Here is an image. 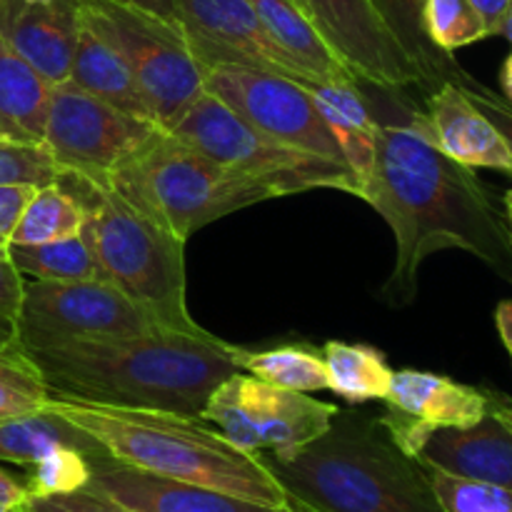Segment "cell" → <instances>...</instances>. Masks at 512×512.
Returning a JSON list of instances; mask_svg holds the SVG:
<instances>
[{
	"instance_id": "6da1fadb",
	"label": "cell",
	"mask_w": 512,
	"mask_h": 512,
	"mask_svg": "<svg viewBox=\"0 0 512 512\" xmlns=\"http://www.w3.org/2000/svg\"><path fill=\"white\" fill-rule=\"evenodd\" d=\"M360 200L383 215L395 235V265L380 288L390 308L418 298L428 255L458 248L483 260L512 285V243L473 168L455 163L430 138L428 118L413 110L405 123H380L375 160L360 183Z\"/></svg>"
},
{
	"instance_id": "7a4b0ae2",
	"label": "cell",
	"mask_w": 512,
	"mask_h": 512,
	"mask_svg": "<svg viewBox=\"0 0 512 512\" xmlns=\"http://www.w3.org/2000/svg\"><path fill=\"white\" fill-rule=\"evenodd\" d=\"M50 395L95 405L200 418L223 380L240 373L235 345L213 333L155 330L148 335L73 340L25 350Z\"/></svg>"
},
{
	"instance_id": "3957f363",
	"label": "cell",
	"mask_w": 512,
	"mask_h": 512,
	"mask_svg": "<svg viewBox=\"0 0 512 512\" xmlns=\"http://www.w3.org/2000/svg\"><path fill=\"white\" fill-rule=\"evenodd\" d=\"M48 405L93 435L118 463L263 505H288V493L260 455L238 450L203 418L113 408L55 395H50Z\"/></svg>"
},
{
	"instance_id": "277c9868",
	"label": "cell",
	"mask_w": 512,
	"mask_h": 512,
	"mask_svg": "<svg viewBox=\"0 0 512 512\" xmlns=\"http://www.w3.org/2000/svg\"><path fill=\"white\" fill-rule=\"evenodd\" d=\"M285 493L320 512H443L425 468L395 445L380 418L338 410L295 453H258Z\"/></svg>"
},
{
	"instance_id": "5b68a950",
	"label": "cell",
	"mask_w": 512,
	"mask_h": 512,
	"mask_svg": "<svg viewBox=\"0 0 512 512\" xmlns=\"http://www.w3.org/2000/svg\"><path fill=\"white\" fill-rule=\"evenodd\" d=\"M108 188L180 240L235 210L283 198L265 180L215 163L168 130L120 163Z\"/></svg>"
},
{
	"instance_id": "8992f818",
	"label": "cell",
	"mask_w": 512,
	"mask_h": 512,
	"mask_svg": "<svg viewBox=\"0 0 512 512\" xmlns=\"http://www.w3.org/2000/svg\"><path fill=\"white\" fill-rule=\"evenodd\" d=\"M85 238L95 258V278L128 295L160 328L205 333L188 310L185 240L175 238L115 190L85 185Z\"/></svg>"
},
{
	"instance_id": "52a82bcc",
	"label": "cell",
	"mask_w": 512,
	"mask_h": 512,
	"mask_svg": "<svg viewBox=\"0 0 512 512\" xmlns=\"http://www.w3.org/2000/svg\"><path fill=\"white\" fill-rule=\"evenodd\" d=\"M80 20L125 60L163 130L205 93L203 68L170 15L128 0H83Z\"/></svg>"
},
{
	"instance_id": "ba28073f",
	"label": "cell",
	"mask_w": 512,
	"mask_h": 512,
	"mask_svg": "<svg viewBox=\"0 0 512 512\" xmlns=\"http://www.w3.org/2000/svg\"><path fill=\"white\" fill-rule=\"evenodd\" d=\"M168 133L215 163L265 180L280 195L318 188L360 195L358 178L348 165L270 138L210 93L200 95Z\"/></svg>"
},
{
	"instance_id": "9c48e42d",
	"label": "cell",
	"mask_w": 512,
	"mask_h": 512,
	"mask_svg": "<svg viewBox=\"0 0 512 512\" xmlns=\"http://www.w3.org/2000/svg\"><path fill=\"white\" fill-rule=\"evenodd\" d=\"M338 405L298 390H283L248 373H235L215 388L200 418L243 453H295L318 440L333 423Z\"/></svg>"
},
{
	"instance_id": "30bf717a",
	"label": "cell",
	"mask_w": 512,
	"mask_h": 512,
	"mask_svg": "<svg viewBox=\"0 0 512 512\" xmlns=\"http://www.w3.org/2000/svg\"><path fill=\"white\" fill-rule=\"evenodd\" d=\"M160 325L128 295L98 278L25 283L15 333L23 350H43L73 340L148 335Z\"/></svg>"
},
{
	"instance_id": "8fae6325",
	"label": "cell",
	"mask_w": 512,
	"mask_h": 512,
	"mask_svg": "<svg viewBox=\"0 0 512 512\" xmlns=\"http://www.w3.org/2000/svg\"><path fill=\"white\" fill-rule=\"evenodd\" d=\"M160 125L135 118L65 80L50 85L43 145L65 173L108 188L120 163L143 148Z\"/></svg>"
},
{
	"instance_id": "7c38bea8",
	"label": "cell",
	"mask_w": 512,
	"mask_h": 512,
	"mask_svg": "<svg viewBox=\"0 0 512 512\" xmlns=\"http://www.w3.org/2000/svg\"><path fill=\"white\" fill-rule=\"evenodd\" d=\"M203 85L205 93L223 100L245 123L263 130L270 138L345 163L343 150L325 123L310 85L268 70L230 63L203 68Z\"/></svg>"
},
{
	"instance_id": "4fadbf2b",
	"label": "cell",
	"mask_w": 512,
	"mask_h": 512,
	"mask_svg": "<svg viewBox=\"0 0 512 512\" xmlns=\"http://www.w3.org/2000/svg\"><path fill=\"white\" fill-rule=\"evenodd\" d=\"M163 8L183 28L200 68L245 65L310 85L270 38L248 0H163Z\"/></svg>"
},
{
	"instance_id": "5bb4252c",
	"label": "cell",
	"mask_w": 512,
	"mask_h": 512,
	"mask_svg": "<svg viewBox=\"0 0 512 512\" xmlns=\"http://www.w3.org/2000/svg\"><path fill=\"white\" fill-rule=\"evenodd\" d=\"M305 13L358 80L378 88L425 85L418 65L405 55L398 40L368 0H298Z\"/></svg>"
},
{
	"instance_id": "9a60e30c",
	"label": "cell",
	"mask_w": 512,
	"mask_h": 512,
	"mask_svg": "<svg viewBox=\"0 0 512 512\" xmlns=\"http://www.w3.org/2000/svg\"><path fill=\"white\" fill-rule=\"evenodd\" d=\"M385 405L388 413L380 418V423L385 425L395 445L415 458L433 430L478 423L490 408V390L408 368L393 373Z\"/></svg>"
},
{
	"instance_id": "2e32d148",
	"label": "cell",
	"mask_w": 512,
	"mask_h": 512,
	"mask_svg": "<svg viewBox=\"0 0 512 512\" xmlns=\"http://www.w3.org/2000/svg\"><path fill=\"white\" fill-rule=\"evenodd\" d=\"M420 465L512 490V400L490 390V408L465 428H438L428 435Z\"/></svg>"
},
{
	"instance_id": "e0dca14e",
	"label": "cell",
	"mask_w": 512,
	"mask_h": 512,
	"mask_svg": "<svg viewBox=\"0 0 512 512\" xmlns=\"http://www.w3.org/2000/svg\"><path fill=\"white\" fill-rule=\"evenodd\" d=\"M88 485L130 512H293L288 505H263L203 485L160 478L110 455L90 460Z\"/></svg>"
},
{
	"instance_id": "ac0fdd59",
	"label": "cell",
	"mask_w": 512,
	"mask_h": 512,
	"mask_svg": "<svg viewBox=\"0 0 512 512\" xmlns=\"http://www.w3.org/2000/svg\"><path fill=\"white\" fill-rule=\"evenodd\" d=\"M83 0H55L38 5L28 0H0V40L25 63L33 65L50 85L70 80L78 45Z\"/></svg>"
},
{
	"instance_id": "d6986e66",
	"label": "cell",
	"mask_w": 512,
	"mask_h": 512,
	"mask_svg": "<svg viewBox=\"0 0 512 512\" xmlns=\"http://www.w3.org/2000/svg\"><path fill=\"white\" fill-rule=\"evenodd\" d=\"M430 138L448 158L465 168L512 173V150L500 130L480 113L455 80H443L428 95Z\"/></svg>"
},
{
	"instance_id": "ffe728a7",
	"label": "cell",
	"mask_w": 512,
	"mask_h": 512,
	"mask_svg": "<svg viewBox=\"0 0 512 512\" xmlns=\"http://www.w3.org/2000/svg\"><path fill=\"white\" fill-rule=\"evenodd\" d=\"M278 48L305 73L310 85L360 83L328 40L320 35L298 0H248Z\"/></svg>"
},
{
	"instance_id": "44dd1931",
	"label": "cell",
	"mask_w": 512,
	"mask_h": 512,
	"mask_svg": "<svg viewBox=\"0 0 512 512\" xmlns=\"http://www.w3.org/2000/svg\"><path fill=\"white\" fill-rule=\"evenodd\" d=\"M70 80L85 93L95 95L103 103L123 110V113L135 115L155 123V115L150 110L148 100L140 93L133 73L125 65V60L110 48L105 40H100L93 30L83 25L75 45L73 65H70ZM158 125V123H155Z\"/></svg>"
},
{
	"instance_id": "7402d4cb",
	"label": "cell",
	"mask_w": 512,
	"mask_h": 512,
	"mask_svg": "<svg viewBox=\"0 0 512 512\" xmlns=\"http://www.w3.org/2000/svg\"><path fill=\"white\" fill-rule=\"evenodd\" d=\"M310 90H313V98L325 123L330 125L340 150H343L345 163L350 165L360 185L375 160L380 120L375 118L358 83L310 85Z\"/></svg>"
},
{
	"instance_id": "603a6c76",
	"label": "cell",
	"mask_w": 512,
	"mask_h": 512,
	"mask_svg": "<svg viewBox=\"0 0 512 512\" xmlns=\"http://www.w3.org/2000/svg\"><path fill=\"white\" fill-rule=\"evenodd\" d=\"M60 448H75L88 455L90 460L108 455L93 435L70 423L65 415L50 408L48 403H45V408L35 410V413L0 423V460L3 463L30 468L38 460H43L45 455L55 453Z\"/></svg>"
},
{
	"instance_id": "cb8c5ba5",
	"label": "cell",
	"mask_w": 512,
	"mask_h": 512,
	"mask_svg": "<svg viewBox=\"0 0 512 512\" xmlns=\"http://www.w3.org/2000/svg\"><path fill=\"white\" fill-rule=\"evenodd\" d=\"M50 83L0 40V133L8 140L43 143Z\"/></svg>"
},
{
	"instance_id": "d4e9b609",
	"label": "cell",
	"mask_w": 512,
	"mask_h": 512,
	"mask_svg": "<svg viewBox=\"0 0 512 512\" xmlns=\"http://www.w3.org/2000/svg\"><path fill=\"white\" fill-rule=\"evenodd\" d=\"M88 203L68 185L53 183L35 188L23 205L8 245H40L83 233Z\"/></svg>"
},
{
	"instance_id": "484cf974",
	"label": "cell",
	"mask_w": 512,
	"mask_h": 512,
	"mask_svg": "<svg viewBox=\"0 0 512 512\" xmlns=\"http://www.w3.org/2000/svg\"><path fill=\"white\" fill-rule=\"evenodd\" d=\"M388 33L398 40L410 60L423 73L425 85H440L443 80H455L463 68L453 55L443 53L425 30V0H368Z\"/></svg>"
},
{
	"instance_id": "4316f807",
	"label": "cell",
	"mask_w": 512,
	"mask_h": 512,
	"mask_svg": "<svg viewBox=\"0 0 512 512\" xmlns=\"http://www.w3.org/2000/svg\"><path fill=\"white\" fill-rule=\"evenodd\" d=\"M328 390L348 403H370L385 400L393 383V373L385 355L370 345L340 343L330 340L323 348Z\"/></svg>"
},
{
	"instance_id": "83f0119b",
	"label": "cell",
	"mask_w": 512,
	"mask_h": 512,
	"mask_svg": "<svg viewBox=\"0 0 512 512\" xmlns=\"http://www.w3.org/2000/svg\"><path fill=\"white\" fill-rule=\"evenodd\" d=\"M235 365L263 383L298 393L328 390L323 353L305 345H278L268 350H245L235 345Z\"/></svg>"
},
{
	"instance_id": "f1b7e54d",
	"label": "cell",
	"mask_w": 512,
	"mask_h": 512,
	"mask_svg": "<svg viewBox=\"0 0 512 512\" xmlns=\"http://www.w3.org/2000/svg\"><path fill=\"white\" fill-rule=\"evenodd\" d=\"M8 258L20 275L33 280H90L95 258L85 233L40 245H8Z\"/></svg>"
},
{
	"instance_id": "f546056e",
	"label": "cell",
	"mask_w": 512,
	"mask_h": 512,
	"mask_svg": "<svg viewBox=\"0 0 512 512\" xmlns=\"http://www.w3.org/2000/svg\"><path fill=\"white\" fill-rule=\"evenodd\" d=\"M50 390L23 348L0 353V423L45 408Z\"/></svg>"
},
{
	"instance_id": "4dcf8cb0",
	"label": "cell",
	"mask_w": 512,
	"mask_h": 512,
	"mask_svg": "<svg viewBox=\"0 0 512 512\" xmlns=\"http://www.w3.org/2000/svg\"><path fill=\"white\" fill-rule=\"evenodd\" d=\"M443 512H512V490L423 465Z\"/></svg>"
},
{
	"instance_id": "1f68e13d",
	"label": "cell",
	"mask_w": 512,
	"mask_h": 512,
	"mask_svg": "<svg viewBox=\"0 0 512 512\" xmlns=\"http://www.w3.org/2000/svg\"><path fill=\"white\" fill-rule=\"evenodd\" d=\"M425 30L433 45L450 55L488 38L483 18L468 0H425Z\"/></svg>"
},
{
	"instance_id": "d6a6232c",
	"label": "cell",
	"mask_w": 512,
	"mask_h": 512,
	"mask_svg": "<svg viewBox=\"0 0 512 512\" xmlns=\"http://www.w3.org/2000/svg\"><path fill=\"white\" fill-rule=\"evenodd\" d=\"M65 170L60 168L43 143L0 138V185H43L60 183Z\"/></svg>"
},
{
	"instance_id": "836d02e7",
	"label": "cell",
	"mask_w": 512,
	"mask_h": 512,
	"mask_svg": "<svg viewBox=\"0 0 512 512\" xmlns=\"http://www.w3.org/2000/svg\"><path fill=\"white\" fill-rule=\"evenodd\" d=\"M90 480V458L75 448H60L30 465V478L25 483L30 495L70 493L85 488Z\"/></svg>"
},
{
	"instance_id": "e575fe53",
	"label": "cell",
	"mask_w": 512,
	"mask_h": 512,
	"mask_svg": "<svg viewBox=\"0 0 512 512\" xmlns=\"http://www.w3.org/2000/svg\"><path fill=\"white\" fill-rule=\"evenodd\" d=\"M13 512H128L113 498L103 495L100 490L85 488L70 490V493L53 495H25L23 503Z\"/></svg>"
},
{
	"instance_id": "d590c367",
	"label": "cell",
	"mask_w": 512,
	"mask_h": 512,
	"mask_svg": "<svg viewBox=\"0 0 512 512\" xmlns=\"http://www.w3.org/2000/svg\"><path fill=\"white\" fill-rule=\"evenodd\" d=\"M455 83H458L460 90H463V93L473 100L475 108H478L480 113H483L485 118H488L490 123L500 130V135L508 140V145L512 150V103H508L503 95H498V93H493L490 88H485V85L478 83L475 78H470L465 70L458 75V78H455Z\"/></svg>"
},
{
	"instance_id": "8d00e7d4",
	"label": "cell",
	"mask_w": 512,
	"mask_h": 512,
	"mask_svg": "<svg viewBox=\"0 0 512 512\" xmlns=\"http://www.w3.org/2000/svg\"><path fill=\"white\" fill-rule=\"evenodd\" d=\"M33 190L35 188H28V185H0V245L3 248H8L10 233Z\"/></svg>"
},
{
	"instance_id": "74e56055",
	"label": "cell",
	"mask_w": 512,
	"mask_h": 512,
	"mask_svg": "<svg viewBox=\"0 0 512 512\" xmlns=\"http://www.w3.org/2000/svg\"><path fill=\"white\" fill-rule=\"evenodd\" d=\"M25 280L20 270L10 263L8 255H0V315L15 320L23 300Z\"/></svg>"
},
{
	"instance_id": "f35d334b",
	"label": "cell",
	"mask_w": 512,
	"mask_h": 512,
	"mask_svg": "<svg viewBox=\"0 0 512 512\" xmlns=\"http://www.w3.org/2000/svg\"><path fill=\"white\" fill-rule=\"evenodd\" d=\"M470 5L475 8V13L483 18L485 30H488V38L490 35H500L505 23V15H508L510 8V0H468Z\"/></svg>"
},
{
	"instance_id": "ab89813d",
	"label": "cell",
	"mask_w": 512,
	"mask_h": 512,
	"mask_svg": "<svg viewBox=\"0 0 512 512\" xmlns=\"http://www.w3.org/2000/svg\"><path fill=\"white\" fill-rule=\"evenodd\" d=\"M28 495V488L0 468V512H13Z\"/></svg>"
},
{
	"instance_id": "60d3db41",
	"label": "cell",
	"mask_w": 512,
	"mask_h": 512,
	"mask_svg": "<svg viewBox=\"0 0 512 512\" xmlns=\"http://www.w3.org/2000/svg\"><path fill=\"white\" fill-rule=\"evenodd\" d=\"M18 333H15V320L0 315V353H10V350H18Z\"/></svg>"
},
{
	"instance_id": "b9f144b4",
	"label": "cell",
	"mask_w": 512,
	"mask_h": 512,
	"mask_svg": "<svg viewBox=\"0 0 512 512\" xmlns=\"http://www.w3.org/2000/svg\"><path fill=\"white\" fill-rule=\"evenodd\" d=\"M500 83H503V90H505L503 98L508 100V103H512V53H510V58L505 60L503 73H500Z\"/></svg>"
},
{
	"instance_id": "7bdbcfd3",
	"label": "cell",
	"mask_w": 512,
	"mask_h": 512,
	"mask_svg": "<svg viewBox=\"0 0 512 512\" xmlns=\"http://www.w3.org/2000/svg\"><path fill=\"white\" fill-rule=\"evenodd\" d=\"M288 508L293 512H320V510H315L313 505H308V503H303V500L293 498V495H288Z\"/></svg>"
},
{
	"instance_id": "ee69618b",
	"label": "cell",
	"mask_w": 512,
	"mask_h": 512,
	"mask_svg": "<svg viewBox=\"0 0 512 512\" xmlns=\"http://www.w3.org/2000/svg\"><path fill=\"white\" fill-rule=\"evenodd\" d=\"M128 3L140 5V8H148V10H158V13H165L163 0H128Z\"/></svg>"
},
{
	"instance_id": "f6af8a7d",
	"label": "cell",
	"mask_w": 512,
	"mask_h": 512,
	"mask_svg": "<svg viewBox=\"0 0 512 512\" xmlns=\"http://www.w3.org/2000/svg\"><path fill=\"white\" fill-rule=\"evenodd\" d=\"M505 223H508V233H510V243H512V190L505 195Z\"/></svg>"
},
{
	"instance_id": "bcb514c9",
	"label": "cell",
	"mask_w": 512,
	"mask_h": 512,
	"mask_svg": "<svg viewBox=\"0 0 512 512\" xmlns=\"http://www.w3.org/2000/svg\"><path fill=\"white\" fill-rule=\"evenodd\" d=\"M500 35H505V38L512 43V0H510V8H508V15H505V23H503V30H500Z\"/></svg>"
},
{
	"instance_id": "7dc6e473",
	"label": "cell",
	"mask_w": 512,
	"mask_h": 512,
	"mask_svg": "<svg viewBox=\"0 0 512 512\" xmlns=\"http://www.w3.org/2000/svg\"><path fill=\"white\" fill-rule=\"evenodd\" d=\"M28 3H38V5H48V3H55V0H28Z\"/></svg>"
},
{
	"instance_id": "c3c4849f",
	"label": "cell",
	"mask_w": 512,
	"mask_h": 512,
	"mask_svg": "<svg viewBox=\"0 0 512 512\" xmlns=\"http://www.w3.org/2000/svg\"><path fill=\"white\" fill-rule=\"evenodd\" d=\"M0 255H8V248H3V245H0Z\"/></svg>"
},
{
	"instance_id": "681fc988",
	"label": "cell",
	"mask_w": 512,
	"mask_h": 512,
	"mask_svg": "<svg viewBox=\"0 0 512 512\" xmlns=\"http://www.w3.org/2000/svg\"><path fill=\"white\" fill-rule=\"evenodd\" d=\"M508 353H510V358H512V345H510V348H508Z\"/></svg>"
},
{
	"instance_id": "f907efd6",
	"label": "cell",
	"mask_w": 512,
	"mask_h": 512,
	"mask_svg": "<svg viewBox=\"0 0 512 512\" xmlns=\"http://www.w3.org/2000/svg\"><path fill=\"white\" fill-rule=\"evenodd\" d=\"M0 138H5V135H3V133H0Z\"/></svg>"
},
{
	"instance_id": "816d5d0a",
	"label": "cell",
	"mask_w": 512,
	"mask_h": 512,
	"mask_svg": "<svg viewBox=\"0 0 512 512\" xmlns=\"http://www.w3.org/2000/svg\"><path fill=\"white\" fill-rule=\"evenodd\" d=\"M128 512H130V510H128Z\"/></svg>"
}]
</instances>
